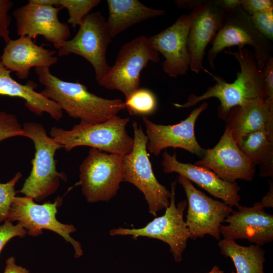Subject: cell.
Listing matches in <instances>:
<instances>
[{
	"mask_svg": "<svg viewBox=\"0 0 273 273\" xmlns=\"http://www.w3.org/2000/svg\"><path fill=\"white\" fill-rule=\"evenodd\" d=\"M62 202V198H58L53 203L49 201L38 204L31 197H15L6 219L21 223L30 236H38L43 233V229L56 233L72 244L75 251L74 256L78 258L83 255L81 244L70 236L76 231V229L72 224L60 222L56 217L57 207Z\"/></svg>",
	"mask_w": 273,
	"mask_h": 273,
	"instance_id": "obj_11",
	"label": "cell"
},
{
	"mask_svg": "<svg viewBox=\"0 0 273 273\" xmlns=\"http://www.w3.org/2000/svg\"><path fill=\"white\" fill-rule=\"evenodd\" d=\"M62 9L28 1L13 12L17 35L32 39L40 35L52 43L56 49H60L71 36L68 24L59 20L58 14Z\"/></svg>",
	"mask_w": 273,
	"mask_h": 273,
	"instance_id": "obj_13",
	"label": "cell"
},
{
	"mask_svg": "<svg viewBox=\"0 0 273 273\" xmlns=\"http://www.w3.org/2000/svg\"><path fill=\"white\" fill-rule=\"evenodd\" d=\"M239 149L254 165L273 160V127L249 133L236 142Z\"/></svg>",
	"mask_w": 273,
	"mask_h": 273,
	"instance_id": "obj_25",
	"label": "cell"
},
{
	"mask_svg": "<svg viewBox=\"0 0 273 273\" xmlns=\"http://www.w3.org/2000/svg\"><path fill=\"white\" fill-rule=\"evenodd\" d=\"M22 127L25 137L34 144L35 154L30 175L19 192L40 201L57 191L61 179L67 180L64 173L57 170L55 159L56 151L63 147L47 134L40 123L26 122Z\"/></svg>",
	"mask_w": 273,
	"mask_h": 273,
	"instance_id": "obj_4",
	"label": "cell"
},
{
	"mask_svg": "<svg viewBox=\"0 0 273 273\" xmlns=\"http://www.w3.org/2000/svg\"><path fill=\"white\" fill-rule=\"evenodd\" d=\"M225 11L219 0L199 1L190 13L191 22L188 37L191 71L199 74L205 68L203 60L208 44L222 24Z\"/></svg>",
	"mask_w": 273,
	"mask_h": 273,
	"instance_id": "obj_14",
	"label": "cell"
},
{
	"mask_svg": "<svg viewBox=\"0 0 273 273\" xmlns=\"http://www.w3.org/2000/svg\"><path fill=\"white\" fill-rule=\"evenodd\" d=\"M259 203L264 208L273 207V183L272 180L269 181L268 191Z\"/></svg>",
	"mask_w": 273,
	"mask_h": 273,
	"instance_id": "obj_36",
	"label": "cell"
},
{
	"mask_svg": "<svg viewBox=\"0 0 273 273\" xmlns=\"http://www.w3.org/2000/svg\"><path fill=\"white\" fill-rule=\"evenodd\" d=\"M55 50L38 46L27 36L11 39L3 49L1 60L3 65L17 77L24 80L28 77L32 68H49L57 63L58 58Z\"/></svg>",
	"mask_w": 273,
	"mask_h": 273,
	"instance_id": "obj_20",
	"label": "cell"
},
{
	"mask_svg": "<svg viewBox=\"0 0 273 273\" xmlns=\"http://www.w3.org/2000/svg\"><path fill=\"white\" fill-rule=\"evenodd\" d=\"M4 273H29L28 270L16 264L15 257L11 256L6 261Z\"/></svg>",
	"mask_w": 273,
	"mask_h": 273,
	"instance_id": "obj_35",
	"label": "cell"
},
{
	"mask_svg": "<svg viewBox=\"0 0 273 273\" xmlns=\"http://www.w3.org/2000/svg\"><path fill=\"white\" fill-rule=\"evenodd\" d=\"M124 107L130 115L146 117L153 114L157 108L154 93L146 88H139L125 98Z\"/></svg>",
	"mask_w": 273,
	"mask_h": 273,
	"instance_id": "obj_27",
	"label": "cell"
},
{
	"mask_svg": "<svg viewBox=\"0 0 273 273\" xmlns=\"http://www.w3.org/2000/svg\"><path fill=\"white\" fill-rule=\"evenodd\" d=\"M208 273H224V272L223 270H220L218 266H214Z\"/></svg>",
	"mask_w": 273,
	"mask_h": 273,
	"instance_id": "obj_39",
	"label": "cell"
},
{
	"mask_svg": "<svg viewBox=\"0 0 273 273\" xmlns=\"http://www.w3.org/2000/svg\"><path fill=\"white\" fill-rule=\"evenodd\" d=\"M15 136H25L22 125L13 114L0 110V142Z\"/></svg>",
	"mask_w": 273,
	"mask_h": 273,
	"instance_id": "obj_29",
	"label": "cell"
},
{
	"mask_svg": "<svg viewBox=\"0 0 273 273\" xmlns=\"http://www.w3.org/2000/svg\"><path fill=\"white\" fill-rule=\"evenodd\" d=\"M221 6L225 10L232 9L240 6L241 0H219Z\"/></svg>",
	"mask_w": 273,
	"mask_h": 273,
	"instance_id": "obj_37",
	"label": "cell"
},
{
	"mask_svg": "<svg viewBox=\"0 0 273 273\" xmlns=\"http://www.w3.org/2000/svg\"><path fill=\"white\" fill-rule=\"evenodd\" d=\"M225 121V129L235 142L251 132L273 127V101L261 98L248 101L232 108Z\"/></svg>",
	"mask_w": 273,
	"mask_h": 273,
	"instance_id": "obj_21",
	"label": "cell"
},
{
	"mask_svg": "<svg viewBox=\"0 0 273 273\" xmlns=\"http://www.w3.org/2000/svg\"><path fill=\"white\" fill-rule=\"evenodd\" d=\"M257 30L270 41L273 39V8L250 16Z\"/></svg>",
	"mask_w": 273,
	"mask_h": 273,
	"instance_id": "obj_30",
	"label": "cell"
},
{
	"mask_svg": "<svg viewBox=\"0 0 273 273\" xmlns=\"http://www.w3.org/2000/svg\"><path fill=\"white\" fill-rule=\"evenodd\" d=\"M224 222L228 224L220 227L223 238L246 239L260 246L273 240V215L266 213L259 202L251 207L240 205Z\"/></svg>",
	"mask_w": 273,
	"mask_h": 273,
	"instance_id": "obj_18",
	"label": "cell"
},
{
	"mask_svg": "<svg viewBox=\"0 0 273 273\" xmlns=\"http://www.w3.org/2000/svg\"><path fill=\"white\" fill-rule=\"evenodd\" d=\"M240 7L251 16L258 12L273 8L272 0H241Z\"/></svg>",
	"mask_w": 273,
	"mask_h": 273,
	"instance_id": "obj_33",
	"label": "cell"
},
{
	"mask_svg": "<svg viewBox=\"0 0 273 273\" xmlns=\"http://www.w3.org/2000/svg\"><path fill=\"white\" fill-rule=\"evenodd\" d=\"M194 164L210 169L230 183L238 179L251 181L256 172V166L239 149L226 129L217 144L205 150L202 159Z\"/></svg>",
	"mask_w": 273,
	"mask_h": 273,
	"instance_id": "obj_16",
	"label": "cell"
},
{
	"mask_svg": "<svg viewBox=\"0 0 273 273\" xmlns=\"http://www.w3.org/2000/svg\"><path fill=\"white\" fill-rule=\"evenodd\" d=\"M123 156L89 149L79 166L78 182L87 202H108L116 196L123 181Z\"/></svg>",
	"mask_w": 273,
	"mask_h": 273,
	"instance_id": "obj_7",
	"label": "cell"
},
{
	"mask_svg": "<svg viewBox=\"0 0 273 273\" xmlns=\"http://www.w3.org/2000/svg\"><path fill=\"white\" fill-rule=\"evenodd\" d=\"M261 74L265 85L267 99L273 101V58L267 60L262 69Z\"/></svg>",
	"mask_w": 273,
	"mask_h": 273,
	"instance_id": "obj_34",
	"label": "cell"
},
{
	"mask_svg": "<svg viewBox=\"0 0 273 273\" xmlns=\"http://www.w3.org/2000/svg\"><path fill=\"white\" fill-rule=\"evenodd\" d=\"M224 53L234 56L240 65V71H237L236 80L228 82L222 77L205 69L204 71L212 76L215 84L208 87L204 94L199 96L191 94L186 103H173V106L187 108L203 100L216 98L220 101L218 116L225 121L233 107L254 99H267L261 71L258 67L252 50L243 47L238 48L235 52L229 50Z\"/></svg>",
	"mask_w": 273,
	"mask_h": 273,
	"instance_id": "obj_2",
	"label": "cell"
},
{
	"mask_svg": "<svg viewBox=\"0 0 273 273\" xmlns=\"http://www.w3.org/2000/svg\"><path fill=\"white\" fill-rule=\"evenodd\" d=\"M133 146L129 153L123 156V181L133 185L144 194L149 212L154 216L169 204L171 191L156 178L149 159L147 145L148 140L142 125L132 123Z\"/></svg>",
	"mask_w": 273,
	"mask_h": 273,
	"instance_id": "obj_6",
	"label": "cell"
},
{
	"mask_svg": "<svg viewBox=\"0 0 273 273\" xmlns=\"http://www.w3.org/2000/svg\"><path fill=\"white\" fill-rule=\"evenodd\" d=\"M109 16L106 20L111 39L134 25L163 15V10L147 7L138 0H107Z\"/></svg>",
	"mask_w": 273,
	"mask_h": 273,
	"instance_id": "obj_23",
	"label": "cell"
},
{
	"mask_svg": "<svg viewBox=\"0 0 273 273\" xmlns=\"http://www.w3.org/2000/svg\"><path fill=\"white\" fill-rule=\"evenodd\" d=\"M191 22L189 13L181 15L172 25L148 38L152 47L164 57L163 70L171 77L185 75L189 69L188 37Z\"/></svg>",
	"mask_w": 273,
	"mask_h": 273,
	"instance_id": "obj_17",
	"label": "cell"
},
{
	"mask_svg": "<svg viewBox=\"0 0 273 273\" xmlns=\"http://www.w3.org/2000/svg\"><path fill=\"white\" fill-rule=\"evenodd\" d=\"M159 54L146 36L135 37L122 46L114 65L99 84L119 90L127 98L140 88L142 71L150 62L157 63Z\"/></svg>",
	"mask_w": 273,
	"mask_h": 273,
	"instance_id": "obj_8",
	"label": "cell"
},
{
	"mask_svg": "<svg viewBox=\"0 0 273 273\" xmlns=\"http://www.w3.org/2000/svg\"><path fill=\"white\" fill-rule=\"evenodd\" d=\"M13 5V2L11 0H0V38L6 43L11 39L9 29L11 21L9 12Z\"/></svg>",
	"mask_w": 273,
	"mask_h": 273,
	"instance_id": "obj_32",
	"label": "cell"
},
{
	"mask_svg": "<svg viewBox=\"0 0 273 273\" xmlns=\"http://www.w3.org/2000/svg\"><path fill=\"white\" fill-rule=\"evenodd\" d=\"M22 176L20 172L6 183H0V221L5 220L16 192L15 187Z\"/></svg>",
	"mask_w": 273,
	"mask_h": 273,
	"instance_id": "obj_28",
	"label": "cell"
},
{
	"mask_svg": "<svg viewBox=\"0 0 273 273\" xmlns=\"http://www.w3.org/2000/svg\"><path fill=\"white\" fill-rule=\"evenodd\" d=\"M177 181L183 187L188 203L185 222L190 239H196L209 235L220 240V227L232 212V207L214 200L196 189L192 183L178 175Z\"/></svg>",
	"mask_w": 273,
	"mask_h": 273,
	"instance_id": "obj_12",
	"label": "cell"
},
{
	"mask_svg": "<svg viewBox=\"0 0 273 273\" xmlns=\"http://www.w3.org/2000/svg\"><path fill=\"white\" fill-rule=\"evenodd\" d=\"M161 165L165 173H177L227 205L237 208L240 205V187L236 182L224 181L205 167L180 162L177 159L175 152L171 155L165 150Z\"/></svg>",
	"mask_w": 273,
	"mask_h": 273,
	"instance_id": "obj_19",
	"label": "cell"
},
{
	"mask_svg": "<svg viewBox=\"0 0 273 273\" xmlns=\"http://www.w3.org/2000/svg\"><path fill=\"white\" fill-rule=\"evenodd\" d=\"M75 35L58 50L59 56L73 54L86 60L93 67L96 81L99 82L110 66L106 54L111 40L106 19L99 11L90 13L79 26Z\"/></svg>",
	"mask_w": 273,
	"mask_h": 273,
	"instance_id": "obj_10",
	"label": "cell"
},
{
	"mask_svg": "<svg viewBox=\"0 0 273 273\" xmlns=\"http://www.w3.org/2000/svg\"><path fill=\"white\" fill-rule=\"evenodd\" d=\"M208 105V103L203 102L193 109L187 118L173 125L155 124L147 117H143L148 140L147 150L157 156L168 147L180 148L202 158L205 149L200 146L196 140L195 126L200 114Z\"/></svg>",
	"mask_w": 273,
	"mask_h": 273,
	"instance_id": "obj_15",
	"label": "cell"
},
{
	"mask_svg": "<svg viewBox=\"0 0 273 273\" xmlns=\"http://www.w3.org/2000/svg\"><path fill=\"white\" fill-rule=\"evenodd\" d=\"M129 121V118L117 115L100 123L80 122L70 130L53 126L50 135L67 152L78 146H88L124 156L131 152L133 146V138L126 129Z\"/></svg>",
	"mask_w": 273,
	"mask_h": 273,
	"instance_id": "obj_3",
	"label": "cell"
},
{
	"mask_svg": "<svg viewBox=\"0 0 273 273\" xmlns=\"http://www.w3.org/2000/svg\"><path fill=\"white\" fill-rule=\"evenodd\" d=\"M1 222V221H0V222Z\"/></svg>",
	"mask_w": 273,
	"mask_h": 273,
	"instance_id": "obj_40",
	"label": "cell"
},
{
	"mask_svg": "<svg viewBox=\"0 0 273 273\" xmlns=\"http://www.w3.org/2000/svg\"><path fill=\"white\" fill-rule=\"evenodd\" d=\"M220 28L212 40L207 54L209 64L214 69L217 56L226 48L249 46L253 48L258 68L261 70L271 56V41L265 38L255 27L250 16L240 6L225 10Z\"/></svg>",
	"mask_w": 273,
	"mask_h": 273,
	"instance_id": "obj_5",
	"label": "cell"
},
{
	"mask_svg": "<svg viewBox=\"0 0 273 273\" xmlns=\"http://www.w3.org/2000/svg\"><path fill=\"white\" fill-rule=\"evenodd\" d=\"M39 82L44 88L39 93L56 103L69 117L81 122L97 124L117 116L125 109L119 99H107L91 93L78 82H69L55 76L46 67L34 68Z\"/></svg>",
	"mask_w": 273,
	"mask_h": 273,
	"instance_id": "obj_1",
	"label": "cell"
},
{
	"mask_svg": "<svg viewBox=\"0 0 273 273\" xmlns=\"http://www.w3.org/2000/svg\"><path fill=\"white\" fill-rule=\"evenodd\" d=\"M34 2L67 9L69 14L67 23L74 28L79 26L91 10L101 3L100 0H34Z\"/></svg>",
	"mask_w": 273,
	"mask_h": 273,
	"instance_id": "obj_26",
	"label": "cell"
},
{
	"mask_svg": "<svg viewBox=\"0 0 273 273\" xmlns=\"http://www.w3.org/2000/svg\"><path fill=\"white\" fill-rule=\"evenodd\" d=\"M0 224V252L7 242L15 237H24L27 234L21 223L15 225L8 219Z\"/></svg>",
	"mask_w": 273,
	"mask_h": 273,
	"instance_id": "obj_31",
	"label": "cell"
},
{
	"mask_svg": "<svg viewBox=\"0 0 273 273\" xmlns=\"http://www.w3.org/2000/svg\"><path fill=\"white\" fill-rule=\"evenodd\" d=\"M221 253L231 259L236 272L231 273H264V250L259 245L243 246L235 240L223 238L218 243Z\"/></svg>",
	"mask_w": 273,
	"mask_h": 273,
	"instance_id": "obj_24",
	"label": "cell"
},
{
	"mask_svg": "<svg viewBox=\"0 0 273 273\" xmlns=\"http://www.w3.org/2000/svg\"><path fill=\"white\" fill-rule=\"evenodd\" d=\"M11 72L2 64L0 56V96L23 99L26 107L36 115L47 113L54 120H60L63 111L56 103L35 91V82L30 80L25 84H21L12 77Z\"/></svg>",
	"mask_w": 273,
	"mask_h": 273,
	"instance_id": "obj_22",
	"label": "cell"
},
{
	"mask_svg": "<svg viewBox=\"0 0 273 273\" xmlns=\"http://www.w3.org/2000/svg\"><path fill=\"white\" fill-rule=\"evenodd\" d=\"M199 1H176L175 3L179 8L193 9Z\"/></svg>",
	"mask_w": 273,
	"mask_h": 273,
	"instance_id": "obj_38",
	"label": "cell"
},
{
	"mask_svg": "<svg viewBox=\"0 0 273 273\" xmlns=\"http://www.w3.org/2000/svg\"><path fill=\"white\" fill-rule=\"evenodd\" d=\"M176 181L171 184V197L168 206L164 214L156 217L145 226L139 229H127L121 227L110 231L109 235L114 236H131L134 239L139 237H147L158 239L167 243L169 251L174 260L181 261L183 254L186 248L190 233L185 221L184 213L188 203L183 200L175 203Z\"/></svg>",
	"mask_w": 273,
	"mask_h": 273,
	"instance_id": "obj_9",
	"label": "cell"
}]
</instances>
